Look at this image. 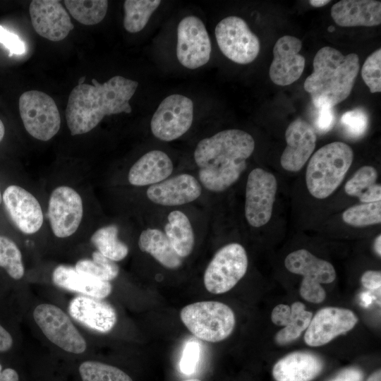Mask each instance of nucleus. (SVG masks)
<instances>
[{
  "instance_id": "nucleus-8",
  "label": "nucleus",
  "mask_w": 381,
  "mask_h": 381,
  "mask_svg": "<svg viewBox=\"0 0 381 381\" xmlns=\"http://www.w3.org/2000/svg\"><path fill=\"white\" fill-rule=\"evenodd\" d=\"M18 106L24 127L33 138L47 141L59 131V111L47 94L37 90L25 92L19 98Z\"/></svg>"
},
{
  "instance_id": "nucleus-24",
  "label": "nucleus",
  "mask_w": 381,
  "mask_h": 381,
  "mask_svg": "<svg viewBox=\"0 0 381 381\" xmlns=\"http://www.w3.org/2000/svg\"><path fill=\"white\" fill-rule=\"evenodd\" d=\"M52 282L64 289L97 299L107 297L112 290L109 282L101 280L73 267L63 265L54 270Z\"/></svg>"
},
{
  "instance_id": "nucleus-34",
  "label": "nucleus",
  "mask_w": 381,
  "mask_h": 381,
  "mask_svg": "<svg viewBox=\"0 0 381 381\" xmlns=\"http://www.w3.org/2000/svg\"><path fill=\"white\" fill-rule=\"evenodd\" d=\"M342 219L349 225L362 227L381 222V201L356 205L347 208Z\"/></svg>"
},
{
  "instance_id": "nucleus-48",
  "label": "nucleus",
  "mask_w": 381,
  "mask_h": 381,
  "mask_svg": "<svg viewBox=\"0 0 381 381\" xmlns=\"http://www.w3.org/2000/svg\"><path fill=\"white\" fill-rule=\"evenodd\" d=\"M331 1L327 0H310L309 1L310 4L314 7H322L327 4H329Z\"/></svg>"
},
{
  "instance_id": "nucleus-12",
  "label": "nucleus",
  "mask_w": 381,
  "mask_h": 381,
  "mask_svg": "<svg viewBox=\"0 0 381 381\" xmlns=\"http://www.w3.org/2000/svg\"><path fill=\"white\" fill-rule=\"evenodd\" d=\"M277 189V179L272 173L261 168L250 172L246 187L245 216L250 226L260 227L270 221Z\"/></svg>"
},
{
  "instance_id": "nucleus-2",
  "label": "nucleus",
  "mask_w": 381,
  "mask_h": 381,
  "mask_svg": "<svg viewBox=\"0 0 381 381\" xmlns=\"http://www.w3.org/2000/svg\"><path fill=\"white\" fill-rule=\"evenodd\" d=\"M92 83L78 84L69 95L66 119L71 135L90 132L104 116L132 111L129 100L138 82L115 75L103 84Z\"/></svg>"
},
{
  "instance_id": "nucleus-29",
  "label": "nucleus",
  "mask_w": 381,
  "mask_h": 381,
  "mask_svg": "<svg viewBox=\"0 0 381 381\" xmlns=\"http://www.w3.org/2000/svg\"><path fill=\"white\" fill-rule=\"evenodd\" d=\"M119 228L115 224L98 229L90 241L106 258L116 262L123 260L128 253V246L118 238Z\"/></svg>"
},
{
  "instance_id": "nucleus-40",
  "label": "nucleus",
  "mask_w": 381,
  "mask_h": 381,
  "mask_svg": "<svg viewBox=\"0 0 381 381\" xmlns=\"http://www.w3.org/2000/svg\"><path fill=\"white\" fill-rule=\"evenodd\" d=\"M0 43L9 51V56L13 54L21 55L26 52L25 42L16 34L8 31L1 25H0Z\"/></svg>"
},
{
  "instance_id": "nucleus-9",
  "label": "nucleus",
  "mask_w": 381,
  "mask_h": 381,
  "mask_svg": "<svg viewBox=\"0 0 381 381\" xmlns=\"http://www.w3.org/2000/svg\"><path fill=\"white\" fill-rule=\"evenodd\" d=\"M214 34L222 54L236 64H250L259 54L258 37L240 17L231 16L222 19L217 25Z\"/></svg>"
},
{
  "instance_id": "nucleus-38",
  "label": "nucleus",
  "mask_w": 381,
  "mask_h": 381,
  "mask_svg": "<svg viewBox=\"0 0 381 381\" xmlns=\"http://www.w3.org/2000/svg\"><path fill=\"white\" fill-rule=\"evenodd\" d=\"M341 122L350 135L357 138L367 131L368 118L364 110L355 109L346 111L341 118Z\"/></svg>"
},
{
  "instance_id": "nucleus-41",
  "label": "nucleus",
  "mask_w": 381,
  "mask_h": 381,
  "mask_svg": "<svg viewBox=\"0 0 381 381\" xmlns=\"http://www.w3.org/2000/svg\"><path fill=\"white\" fill-rule=\"evenodd\" d=\"M334 114L332 108L322 107L319 109L315 121L317 128L322 133L329 131L334 126Z\"/></svg>"
},
{
  "instance_id": "nucleus-18",
  "label": "nucleus",
  "mask_w": 381,
  "mask_h": 381,
  "mask_svg": "<svg viewBox=\"0 0 381 381\" xmlns=\"http://www.w3.org/2000/svg\"><path fill=\"white\" fill-rule=\"evenodd\" d=\"M29 11L36 32L49 40L61 41L74 28L59 1L33 0L30 4Z\"/></svg>"
},
{
  "instance_id": "nucleus-20",
  "label": "nucleus",
  "mask_w": 381,
  "mask_h": 381,
  "mask_svg": "<svg viewBox=\"0 0 381 381\" xmlns=\"http://www.w3.org/2000/svg\"><path fill=\"white\" fill-rule=\"evenodd\" d=\"M202 193L199 181L189 174H181L150 186L148 199L163 206H178L198 199Z\"/></svg>"
},
{
  "instance_id": "nucleus-47",
  "label": "nucleus",
  "mask_w": 381,
  "mask_h": 381,
  "mask_svg": "<svg viewBox=\"0 0 381 381\" xmlns=\"http://www.w3.org/2000/svg\"><path fill=\"white\" fill-rule=\"evenodd\" d=\"M374 249L376 253L380 256L381 255V236L379 234L374 242Z\"/></svg>"
},
{
  "instance_id": "nucleus-21",
  "label": "nucleus",
  "mask_w": 381,
  "mask_h": 381,
  "mask_svg": "<svg viewBox=\"0 0 381 381\" xmlns=\"http://www.w3.org/2000/svg\"><path fill=\"white\" fill-rule=\"evenodd\" d=\"M68 313L79 323L102 333L111 331L117 321L116 313L111 305L83 295L71 301Z\"/></svg>"
},
{
  "instance_id": "nucleus-27",
  "label": "nucleus",
  "mask_w": 381,
  "mask_h": 381,
  "mask_svg": "<svg viewBox=\"0 0 381 381\" xmlns=\"http://www.w3.org/2000/svg\"><path fill=\"white\" fill-rule=\"evenodd\" d=\"M164 226L167 237L181 258L188 256L194 247L195 236L188 217L180 210L171 212Z\"/></svg>"
},
{
  "instance_id": "nucleus-39",
  "label": "nucleus",
  "mask_w": 381,
  "mask_h": 381,
  "mask_svg": "<svg viewBox=\"0 0 381 381\" xmlns=\"http://www.w3.org/2000/svg\"><path fill=\"white\" fill-rule=\"evenodd\" d=\"M200 354V348L197 341H189L186 343L179 363L182 373L186 375L193 373L199 362Z\"/></svg>"
},
{
  "instance_id": "nucleus-32",
  "label": "nucleus",
  "mask_w": 381,
  "mask_h": 381,
  "mask_svg": "<svg viewBox=\"0 0 381 381\" xmlns=\"http://www.w3.org/2000/svg\"><path fill=\"white\" fill-rule=\"evenodd\" d=\"M291 310V318L289 325L280 329L275 336V341L278 344H286L297 339L306 330L312 319V313L306 310L301 302L293 303Z\"/></svg>"
},
{
  "instance_id": "nucleus-35",
  "label": "nucleus",
  "mask_w": 381,
  "mask_h": 381,
  "mask_svg": "<svg viewBox=\"0 0 381 381\" xmlns=\"http://www.w3.org/2000/svg\"><path fill=\"white\" fill-rule=\"evenodd\" d=\"M83 381H133L119 368L97 361H87L79 367Z\"/></svg>"
},
{
  "instance_id": "nucleus-53",
  "label": "nucleus",
  "mask_w": 381,
  "mask_h": 381,
  "mask_svg": "<svg viewBox=\"0 0 381 381\" xmlns=\"http://www.w3.org/2000/svg\"><path fill=\"white\" fill-rule=\"evenodd\" d=\"M2 202V194H1V186H0V205Z\"/></svg>"
},
{
  "instance_id": "nucleus-52",
  "label": "nucleus",
  "mask_w": 381,
  "mask_h": 381,
  "mask_svg": "<svg viewBox=\"0 0 381 381\" xmlns=\"http://www.w3.org/2000/svg\"><path fill=\"white\" fill-rule=\"evenodd\" d=\"M182 381H202L199 379H196V378H192V379H186V380H183Z\"/></svg>"
},
{
  "instance_id": "nucleus-51",
  "label": "nucleus",
  "mask_w": 381,
  "mask_h": 381,
  "mask_svg": "<svg viewBox=\"0 0 381 381\" xmlns=\"http://www.w3.org/2000/svg\"><path fill=\"white\" fill-rule=\"evenodd\" d=\"M85 79V76L81 77L78 80V84H83L84 83V80Z\"/></svg>"
},
{
  "instance_id": "nucleus-36",
  "label": "nucleus",
  "mask_w": 381,
  "mask_h": 381,
  "mask_svg": "<svg viewBox=\"0 0 381 381\" xmlns=\"http://www.w3.org/2000/svg\"><path fill=\"white\" fill-rule=\"evenodd\" d=\"M0 267L14 279H20L25 272L22 254L11 239L0 236Z\"/></svg>"
},
{
  "instance_id": "nucleus-19",
  "label": "nucleus",
  "mask_w": 381,
  "mask_h": 381,
  "mask_svg": "<svg viewBox=\"0 0 381 381\" xmlns=\"http://www.w3.org/2000/svg\"><path fill=\"white\" fill-rule=\"evenodd\" d=\"M286 147L280 163L286 171L301 170L312 155L316 145V134L313 126L301 118L293 121L285 132Z\"/></svg>"
},
{
  "instance_id": "nucleus-3",
  "label": "nucleus",
  "mask_w": 381,
  "mask_h": 381,
  "mask_svg": "<svg viewBox=\"0 0 381 381\" xmlns=\"http://www.w3.org/2000/svg\"><path fill=\"white\" fill-rule=\"evenodd\" d=\"M313 65L303 87L316 107L332 108L349 96L360 69L356 54L344 55L334 47H323L315 54Z\"/></svg>"
},
{
  "instance_id": "nucleus-45",
  "label": "nucleus",
  "mask_w": 381,
  "mask_h": 381,
  "mask_svg": "<svg viewBox=\"0 0 381 381\" xmlns=\"http://www.w3.org/2000/svg\"><path fill=\"white\" fill-rule=\"evenodd\" d=\"M13 342L10 333L0 325V352L8 351L12 347Z\"/></svg>"
},
{
  "instance_id": "nucleus-7",
  "label": "nucleus",
  "mask_w": 381,
  "mask_h": 381,
  "mask_svg": "<svg viewBox=\"0 0 381 381\" xmlns=\"http://www.w3.org/2000/svg\"><path fill=\"white\" fill-rule=\"evenodd\" d=\"M248 260L243 246L229 243L217 251L204 274L205 289L214 294H224L236 286L246 273Z\"/></svg>"
},
{
  "instance_id": "nucleus-13",
  "label": "nucleus",
  "mask_w": 381,
  "mask_h": 381,
  "mask_svg": "<svg viewBox=\"0 0 381 381\" xmlns=\"http://www.w3.org/2000/svg\"><path fill=\"white\" fill-rule=\"evenodd\" d=\"M212 46L203 22L195 16L183 18L177 27L176 56L184 67L195 69L206 64Z\"/></svg>"
},
{
  "instance_id": "nucleus-16",
  "label": "nucleus",
  "mask_w": 381,
  "mask_h": 381,
  "mask_svg": "<svg viewBox=\"0 0 381 381\" xmlns=\"http://www.w3.org/2000/svg\"><path fill=\"white\" fill-rule=\"evenodd\" d=\"M301 47V40L294 36L284 35L277 40L269 71L274 84L286 86L301 76L306 64L304 56L299 54Z\"/></svg>"
},
{
  "instance_id": "nucleus-23",
  "label": "nucleus",
  "mask_w": 381,
  "mask_h": 381,
  "mask_svg": "<svg viewBox=\"0 0 381 381\" xmlns=\"http://www.w3.org/2000/svg\"><path fill=\"white\" fill-rule=\"evenodd\" d=\"M324 367L322 360L307 351H294L279 359L272 368L276 381H311Z\"/></svg>"
},
{
  "instance_id": "nucleus-4",
  "label": "nucleus",
  "mask_w": 381,
  "mask_h": 381,
  "mask_svg": "<svg viewBox=\"0 0 381 381\" xmlns=\"http://www.w3.org/2000/svg\"><path fill=\"white\" fill-rule=\"evenodd\" d=\"M353 159L351 147L342 142H333L318 150L310 157L306 182L315 198L329 197L339 187Z\"/></svg>"
},
{
  "instance_id": "nucleus-17",
  "label": "nucleus",
  "mask_w": 381,
  "mask_h": 381,
  "mask_svg": "<svg viewBox=\"0 0 381 381\" xmlns=\"http://www.w3.org/2000/svg\"><path fill=\"white\" fill-rule=\"evenodd\" d=\"M2 200L11 219L20 231L32 234L42 227L44 217L40 204L29 191L11 185L5 189Z\"/></svg>"
},
{
  "instance_id": "nucleus-22",
  "label": "nucleus",
  "mask_w": 381,
  "mask_h": 381,
  "mask_svg": "<svg viewBox=\"0 0 381 381\" xmlns=\"http://www.w3.org/2000/svg\"><path fill=\"white\" fill-rule=\"evenodd\" d=\"M331 16L341 27H372L381 23V2L375 0H341L331 8Z\"/></svg>"
},
{
  "instance_id": "nucleus-14",
  "label": "nucleus",
  "mask_w": 381,
  "mask_h": 381,
  "mask_svg": "<svg viewBox=\"0 0 381 381\" xmlns=\"http://www.w3.org/2000/svg\"><path fill=\"white\" fill-rule=\"evenodd\" d=\"M83 216V205L80 194L73 188L60 186L49 197L48 217L53 234L67 238L78 229Z\"/></svg>"
},
{
  "instance_id": "nucleus-33",
  "label": "nucleus",
  "mask_w": 381,
  "mask_h": 381,
  "mask_svg": "<svg viewBox=\"0 0 381 381\" xmlns=\"http://www.w3.org/2000/svg\"><path fill=\"white\" fill-rule=\"evenodd\" d=\"M74 267L107 282L114 279L119 273V267L116 262L104 256L98 250L92 253V259L78 260Z\"/></svg>"
},
{
  "instance_id": "nucleus-30",
  "label": "nucleus",
  "mask_w": 381,
  "mask_h": 381,
  "mask_svg": "<svg viewBox=\"0 0 381 381\" xmlns=\"http://www.w3.org/2000/svg\"><path fill=\"white\" fill-rule=\"evenodd\" d=\"M160 4L159 0H126L123 3L126 30L131 33L141 31Z\"/></svg>"
},
{
  "instance_id": "nucleus-46",
  "label": "nucleus",
  "mask_w": 381,
  "mask_h": 381,
  "mask_svg": "<svg viewBox=\"0 0 381 381\" xmlns=\"http://www.w3.org/2000/svg\"><path fill=\"white\" fill-rule=\"evenodd\" d=\"M18 375L15 370L8 368L2 370L0 364V381H18Z\"/></svg>"
},
{
  "instance_id": "nucleus-31",
  "label": "nucleus",
  "mask_w": 381,
  "mask_h": 381,
  "mask_svg": "<svg viewBox=\"0 0 381 381\" xmlns=\"http://www.w3.org/2000/svg\"><path fill=\"white\" fill-rule=\"evenodd\" d=\"M64 4L72 17L85 25L100 23L108 8V1L106 0H66Z\"/></svg>"
},
{
  "instance_id": "nucleus-49",
  "label": "nucleus",
  "mask_w": 381,
  "mask_h": 381,
  "mask_svg": "<svg viewBox=\"0 0 381 381\" xmlns=\"http://www.w3.org/2000/svg\"><path fill=\"white\" fill-rule=\"evenodd\" d=\"M366 381H381V371L380 369L377 370L373 373L368 378Z\"/></svg>"
},
{
  "instance_id": "nucleus-6",
  "label": "nucleus",
  "mask_w": 381,
  "mask_h": 381,
  "mask_svg": "<svg viewBox=\"0 0 381 381\" xmlns=\"http://www.w3.org/2000/svg\"><path fill=\"white\" fill-rule=\"evenodd\" d=\"M288 271L303 277L300 286L301 297L313 303H320L326 298L321 284H329L336 279L333 265L327 260L315 256L306 249L289 253L284 260Z\"/></svg>"
},
{
  "instance_id": "nucleus-5",
  "label": "nucleus",
  "mask_w": 381,
  "mask_h": 381,
  "mask_svg": "<svg viewBox=\"0 0 381 381\" xmlns=\"http://www.w3.org/2000/svg\"><path fill=\"white\" fill-rule=\"evenodd\" d=\"M180 318L194 336L209 342L226 339L236 324L232 309L225 303L212 301L185 306L180 313Z\"/></svg>"
},
{
  "instance_id": "nucleus-25",
  "label": "nucleus",
  "mask_w": 381,
  "mask_h": 381,
  "mask_svg": "<svg viewBox=\"0 0 381 381\" xmlns=\"http://www.w3.org/2000/svg\"><path fill=\"white\" fill-rule=\"evenodd\" d=\"M173 170V162L168 155L154 150L143 155L133 164L128 180L135 186H152L167 179Z\"/></svg>"
},
{
  "instance_id": "nucleus-43",
  "label": "nucleus",
  "mask_w": 381,
  "mask_h": 381,
  "mask_svg": "<svg viewBox=\"0 0 381 381\" xmlns=\"http://www.w3.org/2000/svg\"><path fill=\"white\" fill-rule=\"evenodd\" d=\"M363 373L356 367H349L339 371L328 381H363Z\"/></svg>"
},
{
  "instance_id": "nucleus-54",
  "label": "nucleus",
  "mask_w": 381,
  "mask_h": 381,
  "mask_svg": "<svg viewBox=\"0 0 381 381\" xmlns=\"http://www.w3.org/2000/svg\"><path fill=\"white\" fill-rule=\"evenodd\" d=\"M334 30V28H329V31H332V30Z\"/></svg>"
},
{
  "instance_id": "nucleus-42",
  "label": "nucleus",
  "mask_w": 381,
  "mask_h": 381,
  "mask_svg": "<svg viewBox=\"0 0 381 381\" xmlns=\"http://www.w3.org/2000/svg\"><path fill=\"white\" fill-rule=\"evenodd\" d=\"M291 318V307L286 304H279L276 306L271 313V320L277 326L285 327L288 325Z\"/></svg>"
},
{
  "instance_id": "nucleus-1",
  "label": "nucleus",
  "mask_w": 381,
  "mask_h": 381,
  "mask_svg": "<svg viewBox=\"0 0 381 381\" xmlns=\"http://www.w3.org/2000/svg\"><path fill=\"white\" fill-rule=\"evenodd\" d=\"M254 149L252 135L238 129L222 131L201 140L194 151L200 183L210 191L226 190L246 169Z\"/></svg>"
},
{
  "instance_id": "nucleus-50",
  "label": "nucleus",
  "mask_w": 381,
  "mask_h": 381,
  "mask_svg": "<svg viewBox=\"0 0 381 381\" xmlns=\"http://www.w3.org/2000/svg\"><path fill=\"white\" fill-rule=\"evenodd\" d=\"M4 134H5V127L2 121L0 119V143L4 138Z\"/></svg>"
},
{
  "instance_id": "nucleus-44",
  "label": "nucleus",
  "mask_w": 381,
  "mask_h": 381,
  "mask_svg": "<svg viewBox=\"0 0 381 381\" xmlns=\"http://www.w3.org/2000/svg\"><path fill=\"white\" fill-rule=\"evenodd\" d=\"M361 284L370 290L380 289L381 286V272L377 270H367L361 278Z\"/></svg>"
},
{
  "instance_id": "nucleus-11",
  "label": "nucleus",
  "mask_w": 381,
  "mask_h": 381,
  "mask_svg": "<svg viewBox=\"0 0 381 381\" xmlns=\"http://www.w3.org/2000/svg\"><path fill=\"white\" fill-rule=\"evenodd\" d=\"M193 120L192 100L179 94H173L159 104L151 119L150 129L157 139L171 141L186 133Z\"/></svg>"
},
{
  "instance_id": "nucleus-15",
  "label": "nucleus",
  "mask_w": 381,
  "mask_h": 381,
  "mask_svg": "<svg viewBox=\"0 0 381 381\" xmlns=\"http://www.w3.org/2000/svg\"><path fill=\"white\" fill-rule=\"evenodd\" d=\"M357 322L356 315L349 309L338 307L321 308L312 317L304 341L313 347L325 345L337 336L351 330Z\"/></svg>"
},
{
  "instance_id": "nucleus-10",
  "label": "nucleus",
  "mask_w": 381,
  "mask_h": 381,
  "mask_svg": "<svg viewBox=\"0 0 381 381\" xmlns=\"http://www.w3.org/2000/svg\"><path fill=\"white\" fill-rule=\"evenodd\" d=\"M33 318L44 336L58 347L75 354L86 350L85 340L59 307L49 303L40 304L33 311Z\"/></svg>"
},
{
  "instance_id": "nucleus-26",
  "label": "nucleus",
  "mask_w": 381,
  "mask_h": 381,
  "mask_svg": "<svg viewBox=\"0 0 381 381\" xmlns=\"http://www.w3.org/2000/svg\"><path fill=\"white\" fill-rule=\"evenodd\" d=\"M138 246L166 268L174 270L182 265V258L176 253L166 234L158 229L143 230L139 236Z\"/></svg>"
},
{
  "instance_id": "nucleus-28",
  "label": "nucleus",
  "mask_w": 381,
  "mask_h": 381,
  "mask_svg": "<svg viewBox=\"0 0 381 381\" xmlns=\"http://www.w3.org/2000/svg\"><path fill=\"white\" fill-rule=\"evenodd\" d=\"M377 176L373 167H361L346 181L344 190L349 195L358 198L363 203L380 201L381 186L376 183Z\"/></svg>"
},
{
  "instance_id": "nucleus-37",
  "label": "nucleus",
  "mask_w": 381,
  "mask_h": 381,
  "mask_svg": "<svg viewBox=\"0 0 381 381\" xmlns=\"http://www.w3.org/2000/svg\"><path fill=\"white\" fill-rule=\"evenodd\" d=\"M361 76L371 93L381 92V49L367 57L361 68Z\"/></svg>"
}]
</instances>
